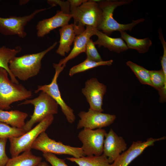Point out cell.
I'll return each instance as SVG.
<instances>
[{
  "mask_svg": "<svg viewBox=\"0 0 166 166\" xmlns=\"http://www.w3.org/2000/svg\"><path fill=\"white\" fill-rule=\"evenodd\" d=\"M57 43L55 42L46 49L39 53L13 57L9 63L10 70L16 78L22 81L37 75L41 68L42 59Z\"/></svg>",
  "mask_w": 166,
  "mask_h": 166,
  "instance_id": "obj_1",
  "label": "cell"
},
{
  "mask_svg": "<svg viewBox=\"0 0 166 166\" xmlns=\"http://www.w3.org/2000/svg\"><path fill=\"white\" fill-rule=\"evenodd\" d=\"M131 0H99L97 2L102 11V18L100 24L97 29L108 36L115 31L129 30L131 31L137 24L143 22V18L133 20L130 23L122 24L119 23L113 18L114 10L117 7L127 4L132 2Z\"/></svg>",
  "mask_w": 166,
  "mask_h": 166,
  "instance_id": "obj_2",
  "label": "cell"
},
{
  "mask_svg": "<svg viewBox=\"0 0 166 166\" xmlns=\"http://www.w3.org/2000/svg\"><path fill=\"white\" fill-rule=\"evenodd\" d=\"M8 75L5 69L0 67V109L3 110L9 109L13 103L26 100L32 96V92L22 84L12 82Z\"/></svg>",
  "mask_w": 166,
  "mask_h": 166,
  "instance_id": "obj_3",
  "label": "cell"
},
{
  "mask_svg": "<svg viewBox=\"0 0 166 166\" xmlns=\"http://www.w3.org/2000/svg\"><path fill=\"white\" fill-rule=\"evenodd\" d=\"M70 14L74 19L73 29L76 36L85 30V26L97 28L102 18V11L98 3L87 0L72 11Z\"/></svg>",
  "mask_w": 166,
  "mask_h": 166,
  "instance_id": "obj_4",
  "label": "cell"
},
{
  "mask_svg": "<svg viewBox=\"0 0 166 166\" xmlns=\"http://www.w3.org/2000/svg\"><path fill=\"white\" fill-rule=\"evenodd\" d=\"M31 104L34 106L33 114L26 123L23 128L26 132L31 130L35 123L40 122L50 115L57 114L58 105L50 96L41 91L39 96L33 99H26L19 105Z\"/></svg>",
  "mask_w": 166,
  "mask_h": 166,
  "instance_id": "obj_5",
  "label": "cell"
},
{
  "mask_svg": "<svg viewBox=\"0 0 166 166\" xmlns=\"http://www.w3.org/2000/svg\"><path fill=\"white\" fill-rule=\"evenodd\" d=\"M54 118L53 115L49 116L24 134L18 137L9 138L11 157L16 156L22 152L30 150L35 139L51 125Z\"/></svg>",
  "mask_w": 166,
  "mask_h": 166,
  "instance_id": "obj_6",
  "label": "cell"
},
{
  "mask_svg": "<svg viewBox=\"0 0 166 166\" xmlns=\"http://www.w3.org/2000/svg\"><path fill=\"white\" fill-rule=\"evenodd\" d=\"M31 148L54 154L67 155L78 158L84 156L81 147H75L64 144L50 138L45 131L41 133L33 142Z\"/></svg>",
  "mask_w": 166,
  "mask_h": 166,
  "instance_id": "obj_7",
  "label": "cell"
},
{
  "mask_svg": "<svg viewBox=\"0 0 166 166\" xmlns=\"http://www.w3.org/2000/svg\"><path fill=\"white\" fill-rule=\"evenodd\" d=\"M107 132L102 128L95 130L83 128L78 137L82 142L81 148L85 155L98 156L102 154L105 138Z\"/></svg>",
  "mask_w": 166,
  "mask_h": 166,
  "instance_id": "obj_8",
  "label": "cell"
},
{
  "mask_svg": "<svg viewBox=\"0 0 166 166\" xmlns=\"http://www.w3.org/2000/svg\"><path fill=\"white\" fill-rule=\"evenodd\" d=\"M53 67L55 72L51 82L48 85H38L34 93H37L41 91L48 94L60 106L68 122L72 124L76 119L73 110L66 104L62 98L57 83V79L59 74L65 67L56 63H53Z\"/></svg>",
  "mask_w": 166,
  "mask_h": 166,
  "instance_id": "obj_9",
  "label": "cell"
},
{
  "mask_svg": "<svg viewBox=\"0 0 166 166\" xmlns=\"http://www.w3.org/2000/svg\"><path fill=\"white\" fill-rule=\"evenodd\" d=\"M47 9H37L31 14L22 17L11 16L6 18L0 17V33L6 36L17 35L24 38L27 34L25 27L27 23L38 14Z\"/></svg>",
  "mask_w": 166,
  "mask_h": 166,
  "instance_id": "obj_10",
  "label": "cell"
},
{
  "mask_svg": "<svg viewBox=\"0 0 166 166\" xmlns=\"http://www.w3.org/2000/svg\"><path fill=\"white\" fill-rule=\"evenodd\" d=\"M80 119L77 128H87L91 129L102 128L112 124L116 117L115 115L103 113L89 109L87 112L82 111L79 113Z\"/></svg>",
  "mask_w": 166,
  "mask_h": 166,
  "instance_id": "obj_11",
  "label": "cell"
},
{
  "mask_svg": "<svg viewBox=\"0 0 166 166\" xmlns=\"http://www.w3.org/2000/svg\"><path fill=\"white\" fill-rule=\"evenodd\" d=\"M106 91V86L100 82L96 78H92L85 82L81 90L89 105V109L102 112L104 96Z\"/></svg>",
  "mask_w": 166,
  "mask_h": 166,
  "instance_id": "obj_12",
  "label": "cell"
},
{
  "mask_svg": "<svg viewBox=\"0 0 166 166\" xmlns=\"http://www.w3.org/2000/svg\"><path fill=\"white\" fill-rule=\"evenodd\" d=\"M166 137L158 138H148L145 141H133L127 150L122 152L111 164L112 166H128L140 155L147 147L152 146L156 141L165 140Z\"/></svg>",
  "mask_w": 166,
  "mask_h": 166,
  "instance_id": "obj_13",
  "label": "cell"
},
{
  "mask_svg": "<svg viewBox=\"0 0 166 166\" xmlns=\"http://www.w3.org/2000/svg\"><path fill=\"white\" fill-rule=\"evenodd\" d=\"M127 149V144L124 138L110 129L105 137L102 154L107 157L109 162L112 163Z\"/></svg>",
  "mask_w": 166,
  "mask_h": 166,
  "instance_id": "obj_14",
  "label": "cell"
},
{
  "mask_svg": "<svg viewBox=\"0 0 166 166\" xmlns=\"http://www.w3.org/2000/svg\"><path fill=\"white\" fill-rule=\"evenodd\" d=\"M72 18L70 14H66L58 10L52 17L39 21L36 26L37 34L38 37H43L52 30L69 24Z\"/></svg>",
  "mask_w": 166,
  "mask_h": 166,
  "instance_id": "obj_15",
  "label": "cell"
},
{
  "mask_svg": "<svg viewBox=\"0 0 166 166\" xmlns=\"http://www.w3.org/2000/svg\"><path fill=\"white\" fill-rule=\"evenodd\" d=\"M96 29L90 26H86L85 30L76 36L74 41L73 47L70 53L67 57L61 60L58 65L65 67L66 64L69 60L83 52L85 53L87 42L92 36L96 35Z\"/></svg>",
  "mask_w": 166,
  "mask_h": 166,
  "instance_id": "obj_16",
  "label": "cell"
},
{
  "mask_svg": "<svg viewBox=\"0 0 166 166\" xmlns=\"http://www.w3.org/2000/svg\"><path fill=\"white\" fill-rule=\"evenodd\" d=\"M95 32L97 39L94 42L95 45H97L99 47L103 46L110 51L118 53L128 49L126 43L121 38L110 37L97 28Z\"/></svg>",
  "mask_w": 166,
  "mask_h": 166,
  "instance_id": "obj_17",
  "label": "cell"
},
{
  "mask_svg": "<svg viewBox=\"0 0 166 166\" xmlns=\"http://www.w3.org/2000/svg\"><path fill=\"white\" fill-rule=\"evenodd\" d=\"M60 34L59 45L56 53L64 56L70 50V47L76 36L73 24L65 25L59 29Z\"/></svg>",
  "mask_w": 166,
  "mask_h": 166,
  "instance_id": "obj_18",
  "label": "cell"
},
{
  "mask_svg": "<svg viewBox=\"0 0 166 166\" xmlns=\"http://www.w3.org/2000/svg\"><path fill=\"white\" fill-rule=\"evenodd\" d=\"M28 116L27 113L18 110L7 111L0 109V122L10 125L14 128H23Z\"/></svg>",
  "mask_w": 166,
  "mask_h": 166,
  "instance_id": "obj_19",
  "label": "cell"
},
{
  "mask_svg": "<svg viewBox=\"0 0 166 166\" xmlns=\"http://www.w3.org/2000/svg\"><path fill=\"white\" fill-rule=\"evenodd\" d=\"M121 38L124 41L128 49H134L140 53L147 52L152 42L148 38L138 39L128 34L125 31H120Z\"/></svg>",
  "mask_w": 166,
  "mask_h": 166,
  "instance_id": "obj_20",
  "label": "cell"
},
{
  "mask_svg": "<svg viewBox=\"0 0 166 166\" xmlns=\"http://www.w3.org/2000/svg\"><path fill=\"white\" fill-rule=\"evenodd\" d=\"M41 157L33 154L30 150L9 158L5 166H36L42 160Z\"/></svg>",
  "mask_w": 166,
  "mask_h": 166,
  "instance_id": "obj_21",
  "label": "cell"
},
{
  "mask_svg": "<svg viewBox=\"0 0 166 166\" xmlns=\"http://www.w3.org/2000/svg\"><path fill=\"white\" fill-rule=\"evenodd\" d=\"M20 46H16L11 49L3 46L0 47V67L5 69L8 72L10 80L14 83L19 84L18 81L14 76L9 67V63L10 60L19 53L22 50Z\"/></svg>",
  "mask_w": 166,
  "mask_h": 166,
  "instance_id": "obj_22",
  "label": "cell"
},
{
  "mask_svg": "<svg viewBox=\"0 0 166 166\" xmlns=\"http://www.w3.org/2000/svg\"><path fill=\"white\" fill-rule=\"evenodd\" d=\"M152 87L157 90L160 96L159 101L164 103L166 100V75L163 70H149Z\"/></svg>",
  "mask_w": 166,
  "mask_h": 166,
  "instance_id": "obj_23",
  "label": "cell"
},
{
  "mask_svg": "<svg viewBox=\"0 0 166 166\" xmlns=\"http://www.w3.org/2000/svg\"><path fill=\"white\" fill-rule=\"evenodd\" d=\"M66 159L78 166H112L107 157L103 154L98 156H83L78 158L67 157Z\"/></svg>",
  "mask_w": 166,
  "mask_h": 166,
  "instance_id": "obj_24",
  "label": "cell"
},
{
  "mask_svg": "<svg viewBox=\"0 0 166 166\" xmlns=\"http://www.w3.org/2000/svg\"><path fill=\"white\" fill-rule=\"evenodd\" d=\"M113 60L96 61L86 59L83 62L72 67L69 70V75L72 77L75 74L84 72L90 69L101 65L110 66Z\"/></svg>",
  "mask_w": 166,
  "mask_h": 166,
  "instance_id": "obj_25",
  "label": "cell"
},
{
  "mask_svg": "<svg viewBox=\"0 0 166 166\" xmlns=\"http://www.w3.org/2000/svg\"><path fill=\"white\" fill-rule=\"evenodd\" d=\"M126 64L141 84L152 87L150 79L149 70L131 61H127Z\"/></svg>",
  "mask_w": 166,
  "mask_h": 166,
  "instance_id": "obj_26",
  "label": "cell"
},
{
  "mask_svg": "<svg viewBox=\"0 0 166 166\" xmlns=\"http://www.w3.org/2000/svg\"><path fill=\"white\" fill-rule=\"evenodd\" d=\"M26 132L23 128L13 127L5 123L0 122V138L9 139L13 137H17Z\"/></svg>",
  "mask_w": 166,
  "mask_h": 166,
  "instance_id": "obj_27",
  "label": "cell"
},
{
  "mask_svg": "<svg viewBox=\"0 0 166 166\" xmlns=\"http://www.w3.org/2000/svg\"><path fill=\"white\" fill-rule=\"evenodd\" d=\"M85 53L87 59L96 61H103L95 47L94 42L91 39L89 40L87 44Z\"/></svg>",
  "mask_w": 166,
  "mask_h": 166,
  "instance_id": "obj_28",
  "label": "cell"
},
{
  "mask_svg": "<svg viewBox=\"0 0 166 166\" xmlns=\"http://www.w3.org/2000/svg\"><path fill=\"white\" fill-rule=\"evenodd\" d=\"M42 156L51 166H68L64 160L58 158L55 154L44 153H43Z\"/></svg>",
  "mask_w": 166,
  "mask_h": 166,
  "instance_id": "obj_29",
  "label": "cell"
},
{
  "mask_svg": "<svg viewBox=\"0 0 166 166\" xmlns=\"http://www.w3.org/2000/svg\"><path fill=\"white\" fill-rule=\"evenodd\" d=\"M48 4L52 7L57 5L60 6L61 8V11L66 14H70V4L68 0L64 1L59 0H49L47 1Z\"/></svg>",
  "mask_w": 166,
  "mask_h": 166,
  "instance_id": "obj_30",
  "label": "cell"
},
{
  "mask_svg": "<svg viewBox=\"0 0 166 166\" xmlns=\"http://www.w3.org/2000/svg\"><path fill=\"white\" fill-rule=\"evenodd\" d=\"M7 139L6 138H0V166H5L9 159L5 151Z\"/></svg>",
  "mask_w": 166,
  "mask_h": 166,
  "instance_id": "obj_31",
  "label": "cell"
},
{
  "mask_svg": "<svg viewBox=\"0 0 166 166\" xmlns=\"http://www.w3.org/2000/svg\"><path fill=\"white\" fill-rule=\"evenodd\" d=\"M163 48L164 51L163 56L161 59V63L164 74L166 75V43L163 42L162 43Z\"/></svg>",
  "mask_w": 166,
  "mask_h": 166,
  "instance_id": "obj_32",
  "label": "cell"
},
{
  "mask_svg": "<svg viewBox=\"0 0 166 166\" xmlns=\"http://www.w3.org/2000/svg\"><path fill=\"white\" fill-rule=\"evenodd\" d=\"M70 4V12L80 6L87 0H68Z\"/></svg>",
  "mask_w": 166,
  "mask_h": 166,
  "instance_id": "obj_33",
  "label": "cell"
},
{
  "mask_svg": "<svg viewBox=\"0 0 166 166\" xmlns=\"http://www.w3.org/2000/svg\"><path fill=\"white\" fill-rule=\"evenodd\" d=\"M36 166H50L45 161L41 162Z\"/></svg>",
  "mask_w": 166,
  "mask_h": 166,
  "instance_id": "obj_34",
  "label": "cell"
},
{
  "mask_svg": "<svg viewBox=\"0 0 166 166\" xmlns=\"http://www.w3.org/2000/svg\"><path fill=\"white\" fill-rule=\"evenodd\" d=\"M29 1H21L20 2V4L21 5H23L24 4L26 3L27 2Z\"/></svg>",
  "mask_w": 166,
  "mask_h": 166,
  "instance_id": "obj_35",
  "label": "cell"
}]
</instances>
